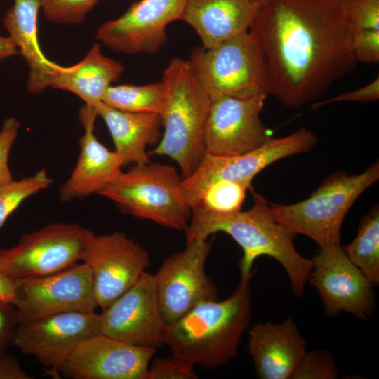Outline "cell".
<instances>
[{"mask_svg": "<svg viewBox=\"0 0 379 379\" xmlns=\"http://www.w3.org/2000/svg\"><path fill=\"white\" fill-rule=\"evenodd\" d=\"M249 32L265 60L270 95L288 107L317 100L357 64L343 0H267Z\"/></svg>", "mask_w": 379, "mask_h": 379, "instance_id": "1", "label": "cell"}, {"mask_svg": "<svg viewBox=\"0 0 379 379\" xmlns=\"http://www.w3.org/2000/svg\"><path fill=\"white\" fill-rule=\"evenodd\" d=\"M252 207L234 213H219L194 206L185 230L187 241L206 239L217 232L230 236L241 248L239 263L240 277L253 275L255 260L267 255L278 261L289 278L291 288L297 298L305 293L312 267L311 259L302 256L293 244L295 235L275 221L271 215L269 201L253 188Z\"/></svg>", "mask_w": 379, "mask_h": 379, "instance_id": "2", "label": "cell"}, {"mask_svg": "<svg viewBox=\"0 0 379 379\" xmlns=\"http://www.w3.org/2000/svg\"><path fill=\"white\" fill-rule=\"evenodd\" d=\"M253 276L241 278L227 298L202 302L166 326L164 345L172 354L208 370L234 359L252 317Z\"/></svg>", "mask_w": 379, "mask_h": 379, "instance_id": "3", "label": "cell"}, {"mask_svg": "<svg viewBox=\"0 0 379 379\" xmlns=\"http://www.w3.org/2000/svg\"><path fill=\"white\" fill-rule=\"evenodd\" d=\"M167 89L161 114L163 132L149 156H166L192 174L205 154L204 130L211 98L189 60L172 59L162 73Z\"/></svg>", "mask_w": 379, "mask_h": 379, "instance_id": "4", "label": "cell"}, {"mask_svg": "<svg viewBox=\"0 0 379 379\" xmlns=\"http://www.w3.org/2000/svg\"><path fill=\"white\" fill-rule=\"evenodd\" d=\"M378 179V161L358 175L337 171L326 177L307 199L292 204L269 202L270 211L278 223L294 234L312 239L320 248L340 244L347 213Z\"/></svg>", "mask_w": 379, "mask_h": 379, "instance_id": "5", "label": "cell"}, {"mask_svg": "<svg viewBox=\"0 0 379 379\" xmlns=\"http://www.w3.org/2000/svg\"><path fill=\"white\" fill-rule=\"evenodd\" d=\"M182 179L173 166L149 161L121 171L98 195L124 213L185 231L192 208L183 196Z\"/></svg>", "mask_w": 379, "mask_h": 379, "instance_id": "6", "label": "cell"}, {"mask_svg": "<svg viewBox=\"0 0 379 379\" xmlns=\"http://www.w3.org/2000/svg\"><path fill=\"white\" fill-rule=\"evenodd\" d=\"M189 60L211 100L266 99L270 95L265 60L249 31L211 48L196 47Z\"/></svg>", "mask_w": 379, "mask_h": 379, "instance_id": "7", "label": "cell"}, {"mask_svg": "<svg viewBox=\"0 0 379 379\" xmlns=\"http://www.w3.org/2000/svg\"><path fill=\"white\" fill-rule=\"evenodd\" d=\"M95 234L76 222H53L0 248V272L18 282L41 277L81 262Z\"/></svg>", "mask_w": 379, "mask_h": 379, "instance_id": "8", "label": "cell"}, {"mask_svg": "<svg viewBox=\"0 0 379 379\" xmlns=\"http://www.w3.org/2000/svg\"><path fill=\"white\" fill-rule=\"evenodd\" d=\"M317 142L316 135L302 128L286 136L269 139L260 147L236 155L206 153L194 171L182 178L183 196L192 208L204 190L219 180L252 182L254 177L272 163L292 155L310 151Z\"/></svg>", "mask_w": 379, "mask_h": 379, "instance_id": "9", "label": "cell"}, {"mask_svg": "<svg viewBox=\"0 0 379 379\" xmlns=\"http://www.w3.org/2000/svg\"><path fill=\"white\" fill-rule=\"evenodd\" d=\"M211 241H187L185 248L166 258L154 274L160 310L166 326L202 302L218 300V292L205 271Z\"/></svg>", "mask_w": 379, "mask_h": 379, "instance_id": "10", "label": "cell"}, {"mask_svg": "<svg viewBox=\"0 0 379 379\" xmlns=\"http://www.w3.org/2000/svg\"><path fill=\"white\" fill-rule=\"evenodd\" d=\"M17 284L13 305L19 322L62 312H94L98 307L91 270L83 262Z\"/></svg>", "mask_w": 379, "mask_h": 379, "instance_id": "11", "label": "cell"}, {"mask_svg": "<svg viewBox=\"0 0 379 379\" xmlns=\"http://www.w3.org/2000/svg\"><path fill=\"white\" fill-rule=\"evenodd\" d=\"M166 328L154 276L147 272L98 314V333L139 347H161L164 345Z\"/></svg>", "mask_w": 379, "mask_h": 379, "instance_id": "12", "label": "cell"}, {"mask_svg": "<svg viewBox=\"0 0 379 379\" xmlns=\"http://www.w3.org/2000/svg\"><path fill=\"white\" fill-rule=\"evenodd\" d=\"M312 260L308 281L317 291L326 314L340 312L367 319L375 306L373 284L346 256L340 244L320 248Z\"/></svg>", "mask_w": 379, "mask_h": 379, "instance_id": "13", "label": "cell"}, {"mask_svg": "<svg viewBox=\"0 0 379 379\" xmlns=\"http://www.w3.org/2000/svg\"><path fill=\"white\" fill-rule=\"evenodd\" d=\"M81 262L91 270L101 310L135 284L150 265L148 252L122 232L95 234Z\"/></svg>", "mask_w": 379, "mask_h": 379, "instance_id": "14", "label": "cell"}, {"mask_svg": "<svg viewBox=\"0 0 379 379\" xmlns=\"http://www.w3.org/2000/svg\"><path fill=\"white\" fill-rule=\"evenodd\" d=\"M186 0H139L119 18L102 23L96 39L128 55L155 54L166 43L167 27L181 20Z\"/></svg>", "mask_w": 379, "mask_h": 379, "instance_id": "15", "label": "cell"}, {"mask_svg": "<svg viewBox=\"0 0 379 379\" xmlns=\"http://www.w3.org/2000/svg\"><path fill=\"white\" fill-rule=\"evenodd\" d=\"M96 333L95 311L62 312L18 322L13 345L57 376L77 345Z\"/></svg>", "mask_w": 379, "mask_h": 379, "instance_id": "16", "label": "cell"}, {"mask_svg": "<svg viewBox=\"0 0 379 379\" xmlns=\"http://www.w3.org/2000/svg\"><path fill=\"white\" fill-rule=\"evenodd\" d=\"M156 351L98 333L77 345L59 368L58 375L72 379H147Z\"/></svg>", "mask_w": 379, "mask_h": 379, "instance_id": "17", "label": "cell"}, {"mask_svg": "<svg viewBox=\"0 0 379 379\" xmlns=\"http://www.w3.org/2000/svg\"><path fill=\"white\" fill-rule=\"evenodd\" d=\"M265 100L229 96L212 99L204 130L206 153L244 154L270 139V133L260 118Z\"/></svg>", "mask_w": 379, "mask_h": 379, "instance_id": "18", "label": "cell"}, {"mask_svg": "<svg viewBox=\"0 0 379 379\" xmlns=\"http://www.w3.org/2000/svg\"><path fill=\"white\" fill-rule=\"evenodd\" d=\"M98 116L95 107L84 104L79 119L84 133L79 139L80 151L69 177L59 190L61 201L69 202L99 192L122 171L121 157L101 143L94 133Z\"/></svg>", "mask_w": 379, "mask_h": 379, "instance_id": "19", "label": "cell"}, {"mask_svg": "<svg viewBox=\"0 0 379 379\" xmlns=\"http://www.w3.org/2000/svg\"><path fill=\"white\" fill-rule=\"evenodd\" d=\"M306 345L291 317L279 324L255 323L248 330V353L261 379L291 378Z\"/></svg>", "mask_w": 379, "mask_h": 379, "instance_id": "20", "label": "cell"}, {"mask_svg": "<svg viewBox=\"0 0 379 379\" xmlns=\"http://www.w3.org/2000/svg\"><path fill=\"white\" fill-rule=\"evenodd\" d=\"M261 4L256 0H186L180 20L208 48L249 31Z\"/></svg>", "mask_w": 379, "mask_h": 379, "instance_id": "21", "label": "cell"}, {"mask_svg": "<svg viewBox=\"0 0 379 379\" xmlns=\"http://www.w3.org/2000/svg\"><path fill=\"white\" fill-rule=\"evenodd\" d=\"M39 0H13L3 18L4 28L29 67L27 88L32 94L51 87L62 67L48 60L39 45Z\"/></svg>", "mask_w": 379, "mask_h": 379, "instance_id": "22", "label": "cell"}, {"mask_svg": "<svg viewBox=\"0 0 379 379\" xmlns=\"http://www.w3.org/2000/svg\"><path fill=\"white\" fill-rule=\"evenodd\" d=\"M95 108L109 131L114 150L121 157L124 165L149 162L147 147L157 145L161 138V115L121 111L103 102Z\"/></svg>", "mask_w": 379, "mask_h": 379, "instance_id": "23", "label": "cell"}, {"mask_svg": "<svg viewBox=\"0 0 379 379\" xmlns=\"http://www.w3.org/2000/svg\"><path fill=\"white\" fill-rule=\"evenodd\" d=\"M124 71L120 62L104 55L100 45L95 43L80 62L62 66L51 87L69 91L86 105L96 107Z\"/></svg>", "mask_w": 379, "mask_h": 379, "instance_id": "24", "label": "cell"}, {"mask_svg": "<svg viewBox=\"0 0 379 379\" xmlns=\"http://www.w3.org/2000/svg\"><path fill=\"white\" fill-rule=\"evenodd\" d=\"M348 259L373 284L379 283V207L363 216L355 238L342 247Z\"/></svg>", "mask_w": 379, "mask_h": 379, "instance_id": "25", "label": "cell"}, {"mask_svg": "<svg viewBox=\"0 0 379 379\" xmlns=\"http://www.w3.org/2000/svg\"><path fill=\"white\" fill-rule=\"evenodd\" d=\"M166 100V86L161 79L142 85H112L105 92L102 102L121 111L161 115Z\"/></svg>", "mask_w": 379, "mask_h": 379, "instance_id": "26", "label": "cell"}, {"mask_svg": "<svg viewBox=\"0 0 379 379\" xmlns=\"http://www.w3.org/2000/svg\"><path fill=\"white\" fill-rule=\"evenodd\" d=\"M251 183L240 180L215 182L204 190L194 206L219 213L239 211L241 210L246 192L252 188Z\"/></svg>", "mask_w": 379, "mask_h": 379, "instance_id": "27", "label": "cell"}, {"mask_svg": "<svg viewBox=\"0 0 379 379\" xmlns=\"http://www.w3.org/2000/svg\"><path fill=\"white\" fill-rule=\"evenodd\" d=\"M53 180L45 169L0 186V229L9 216L27 198L48 188Z\"/></svg>", "mask_w": 379, "mask_h": 379, "instance_id": "28", "label": "cell"}, {"mask_svg": "<svg viewBox=\"0 0 379 379\" xmlns=\"http://www.w3.org/2000/svg\"><path fill=\"white\" fill-rule=\"evenodd\" d=\"M100 0H39L44 16L57 24L82 22Z\"/></svg>", "mask_w": 379, "mask_h": 379, "instance_id": "29", "label": "cell"}, {"mask_svg": "<svg viewBox=\"0 0 379 379\" xmlns=\"http://www.w3.org/2000/svg\"><path fill=\"white\" fill-rule=\"evenodd\" d=\"M338 375L331 353L324 349H316L305 353L291 378L334 379Z\"/></svg>", "mask_w": 379, "mask_h": 379, "instance_id": "30", "label": "cell"}, {"mask_svg": "<svg viewBox=\"0 0 379 379\" xmlns=\"http://www.w3.org/2000/svg\"><path fill=\"white\" fill-rule=\"evenodd\" d=\"M343 9L352 34L379 29V0H343Z\"/></svg>", "mask_w": 379, "mask_h": 379, "instance_id": "31", "label": "cell"}, {"mask_svg": "<svg viewBox=\"0 0 379 379\" xmlns=\"http://www.w3.org/2000/svg\"><path fill=\"white\" fill-rule=\"evenodd\" d=\"M194 366L172 354L168 358H152L147 379H196Z\"/></svg>", "mask_w": 379, "mask_h": 379, "instance_id": "32", "label": "cell"}, {"mask_svg": "<svg viewBox=\"0 0 379 379\" xmlns=\"http://www.w3.org/2000/svg\"><path fill=\"white\" fill-rule=\"evenodd\" d=\"M20 126V123L15 117H9L4 121L0 129V186L13 180L8 159Z\"/></svg>", "mask_w": 379, "mask_h": 379, "instance_id": "33", "label": "cell"}, {"mask_svg": "<svg viewBox=\"0 0 379 379\" xmlns=\"http://www.w3.org/2000/svg\"><path fill=\"white\" fill-rule=\"evenodd\" d=\"M352 48L357 62L378 63L379 29L365 30L354 33Z\"/></svg>", "mask_w": 379, "mask_h": 379, "instance_id": "34", "label": "cell"}, {"mask_svg": "<svg viewBox=\"0 0 379 379\" xmlns=\"http://www.w3.org/2000/svg\"><path fill=\"white\" fill-rule=\"evenodd\" d=\"M379 99V77L368 84L355 90L345 93L326 100L312 104V108L338 102H359L361 103L376 101Z\"/></svg>", "mask_w": 379, "mask_h": 379, "instance_id": "35", "label": "cell"}, {"mask_svg": "<svg viewBox=\"0 0 379 379\" xmlns=\"http://www.w3.org/2000/svg\"><path fill=\"white\" fill-rule=\"evenodd\" d=\"M18 318L13 304L0 302V357L13 345Z\"/></svg>", "mask_w": 379, "mask_h": 379, "instance_id": "36", "label": "cell"}, {"mask_svg": "<svg viewBox=\"0 0 379 379\" xmlns=\"http://www.w3.org/2000/svg\"><path fill=\"white\" fill-rule=\"evenodd\" d=\"M18 359L6 353L0 357V379H31Z\"/></svg>", "mask_w": 379, "mask_h": 379, "instance_id": "37", "label": "cell"}, {"mask_svg": "<svg viewBox=\"0 0 379 379\" xmlns=\"http://www.w3.org/2000/svg\"><path fill=\"white\" fill-rule=\"evenodd\" d=\"M17 295V282L0 272V302L14 305Z\"/></svg>", "mask_w": 379, "mask_h": 379, "instance_id": "38", "label": "cell"}, {"mask_svg": "<svg viewBox=\"0 0 379 379\" xmlns=\"http://www.w3.org/2000/svg\"><path fill=\"white\" fill-rule=\"evenodd\" d=\"M18 52L15 44L9 36H0V61L15 55Z\"/></svg>", "mask_w": 379, "mask_h": 379, "instance_id": "39", "label": "cell"}, {"mask_svg": "<svg viewBox=\"0 0 379 379\" xmlns=\"http://www.w3.org/2000/svg\"><path fill=\"white\" fill-rule=\"evenodd\" d=\"M258 1V2H260V4H263L264 2H265L267 0H256Z\"/></svg>", "mask_w": 379, "mask_h": 379, "instance_id": "40", "label": "cell"}]
</instances>
